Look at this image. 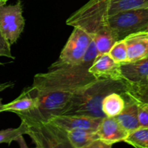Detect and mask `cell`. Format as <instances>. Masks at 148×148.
<instances>
[{
	"label": "cell",
	"instance_id": "cell-16",
	"mask_svg": "<svg viewBox=\"0 0 148 148\" xmlns=\"http://www.w3.org/2000/svg\"><path fill=\"white\" fill-rule=\"evenodd\" d=\"M67 138L71 148H88L99 137L97 132L94 130H77L67 132Z\"/></svg>",
	"mask_w": 148,
	"mask_h": 148
},
{
	"label": "cell",
	"instance_id": "cell-7",
	"mask_svg": "<svg viewBox=\"0 0 148 148\" xmlns=\"http://www.w3.org/2000/svg\"><path fill=\"white\" fill-rule=\"evenodd\" d=\"M25 27L20 0L12 5L0 6V32L10 45L16 43Z\"/></svg>",
	"mask_w": 148,
	"mask_h": 148
},
{
	"label": "cell",
	"instance_id": "cell-25",
	"mask_svg": "<svg viewBox=\"0 0 148 148\" xmlns=\"http://www.w3.org/2000/svg\"><path fill=\"white\" fill-rule=\"evenodd\" d=\"M113 145L107 143L102 139L97 138L88 146V148H110Z\"/></svg>",
	"mask_w": 148,
	"mask_h": 148
},
{
	"label": "cell",
	"instance_id": "cell-21",
	"mask_svg": "<svg viewBox=\"0 0 148 148\" xmlns=\"http://www.w3.org/2000/svg\"><path fill=\"white\" fill-rule=\"evenodd\" d=\"M123 95L131 98L133 101L136 102L138 107V117H139L140 127H148V103L140 101L133 96V94L131 92L130 90L126 91L125 93L123 94Z\"/></svg>",
	"mask_w": 148,
	"mask_h": 148
},
{
	"label": "cell",
	"instance_id": "cell-3",
	"mask_svg": "<svg viewBox=\"0 0 148 148\" xmlns=\"http://www.w3.org/2000/svg\"><path fill=\"white\" fill-rule=\"evenodd\" d=\"M131 89L124 79L97 78L81 88L73 98L63 114H78L95 118H104L102 103L104 97L116 92L123 95Z\"/></svg>",
	"mask_w": 148,
	"mask_h": 148
},
{
	"label": "cell",
	"instance_id": "cell-11",
	"mask_svg": "<svg viewBox=\"0 0 148 148\" xmlns=\"http://www.w3.org/2000/svg\"><path fill=\"white\" fill-rule=\"evenodd\" d=\"M96 132L99 138L111 145L123 142L129 134L115 117L105 116L102 119Z\"/></svg>",
	"mask_w": 148,
	"mask_h": 148
},
{
	"label": "cell",
	"instance_id": "cell-14",
	"mask_svg": "<svg viewBox=\"0 0 148 148\" xmlns=\"http://www.w3.org/2000/svg\"><path fill=\"white\" fill-rule=\"evenodd\" d=\"M126 100V106L120 114L115 116L120 125L128 132H131L140 127L138 117L137 104L131 98L123 96Z\"/></svg>",
	"mask_w": 148,
	"mask_h": 148
},
{
	"label": "cell",
	"instance_id": "cell-10",
	"mask_svg": "<svg viewBox=\"0 0 148 148\" xmlns=\"http://www.w3.org/2000/svg\"><path fill=\"white\" fill-rule=\"evenodd\" d=\"M120 64L116 62L108 53L100 55L96 58L89 72L95 78L123 79L120 72Z\"/></svg>",
	"mask_w": 148,
	"mask_h": 148
},
{
	"label": "cell",
	"instance_id": "cell-8",
	"mask_svg": "<svg viewBox=\"0 0 148 148\" xmlns=\"http://www.w3.org/2000/svg\"><path fill=\"white\" fill-rule=\"evenodd\" d=\"M102 119L78 114H58L50 116L47 121L66 132L77 130L96 131Z\"/></svg>",
	"mask_w": 148,
	"mask_h": 148
},
{
	"label": "cell",
	"instance_id": "cell-2",
	"mask_svg": "<svg viewBox=\"0 0 148 148\" xmlns=\"http://www.w3.org/2000/svg\"><path fill=\"white\" fill-rule=\"evenodd\" d=\"M107 9L104 0H89L66 20V24L81 27L92 36L99 56L108 53L116 42L107 24Z\"/></svg>",
	"mask_w": 148,
	"mask_h": 148
},
{
	"label": "cell",
	"instance_id": "cell-26",
	"mask_svg": "<svg viewBox=\"0 0 148 148\" xmlns=\"http://www.w3.org/2000/svg\"><path fill=\"white\" fill-rule=\"evenodd\" d=\"M14 86V83L11 82H5V83H2L0 84V92H2L3 90H4L7 89L9 88H11V87Z\"/></svg>",
	"mask_w": 148,
	"mask_h": 148
},
{
	"label": "cell",
	"instance_id": "cell-20",
	"mask_svg": "<svg viewBox=\"0 0 148 148\" xmlns=\"http://www.w3.org/2000/svg\"><path fill=\"white\" fill-rule=\"evenodd\" d=\"M108 54L120 64H126L128 62L127 49L124 40H118L116 41L110 49Z\"/></svg>",
	"mask_w": 148,
	"mask_h": 148
},
{
	"label": "cell",
	"instance_id": "cell-12",
	"mask_svg": "<svg viewBox=\"0 0 148 148\" xmlns=\"http://www.w3.org/2000/svg\"><path fill=\"white\" fill-rule=\"evenodd\" d=\"M128 62H137L148 56V32H139L126 36Z\"/></svg>",
	"mask_w": 148,
	"mask_h": 148
},
{
	"label": "cell",
	"instance_id": "cell-4",
	"mask_svg": "<svg viewBox=\"0 0 148 148\" xmlns=\"http://www.w3.org/2000/svg\"><path fill=\"white\" fill-rule=\"evenodd\" d=\"M116 41L139 32H148V7L132 9L107 17Z\"/></svg>",
	"mask_w": 148,
	"mask_h": 148
},
{
	"label": "cell",
	"instance_id": "cell-27",
	"mask_svg": "<svg viewBox=\"0 0 148 148\" xmlns=\"http://www.w3.org/2000/svg\"><path fill=\"white\" fill-rule=\"evenodd\" d=\"M7 0H0V6L4 5V4H7Z\"/></svg>",
	"mask_w": 148,
	"mask_h": 148
},
{
	"label": "cell",
	"instance_id": "cell-13",
	"mask_svg": "<svg viewBox=\"0 0 148 148\" xmlns=\"http://www.w3.org/2000/svg\"><path fill=\"white\" fill-rule=\"evenodd\" d=\"M38 106V100L29 90L28 88L24 90L15 100L7 104H3L1 113L10 111L14 114H25L33 111Z\"/></svg>",
	"mask_w": 148,
	"mask_h": 148
},
{
	"label": "cell",
	"instance_id": "cell-17",
	"mask_svg": "<svg viewBox=\"0 0 148 148\" xmlns=\"http://www.w3.org/2000/svg\"><path fill=\"white\" fill-rule=\"evenodd\" d=\"M104 3L107 17L126 10L148 7V0H104Z\"/></svg>",
	"mask_w": 148,
	"mask_h": 148
},
{
	"label": "cell",
	"instance_id": "cell-23",
	"mask_svg": "<svg viewBox=\"0 0 148 148\" xmlns=\"http://www.w3.org/2000/svg\"><path fill=\"white\" fill-rule=\"evenodd\" d=\"M1 56L15 59L11 53V45L0 32V57ZM0 65H2V64L0 63Z\"/></svg>",
	"mask_w": 148,
	"mask_h": 148
},
{
	"label": "cell",
	"instance_id": "cell-28",
	"mask_svg": "<svg viewBox=\"0 0 148 148\" xmlns=\"http://www.w3.org/2000/svg\"><path fill=\"white\" fill-rule=\"evenodd\" d=\"M2 106H3L2 99H1V98H0V113H1V107H2Z\"/></svg>",
	"mask_w": 148,
	"mask_h": 148
},
{
	"label": "cell",
	"instance_id": "cell-15",
	"mask_svg": "<svg viewBox=\"0 0 148 148\" xmlns=\"http://www.w3.org/2000/svg\"><path fill=\"white\" fill-rule=\"evenodd\" d=\"M126 100L119 92H113L106 95L102 103V111L107 117H115L122 112Z\"/></svg>",
	"mask_w": 148,
	"mask_h": 148
},
{
	"label": "cell",
	"instance_id": "cell-9",
	"mask_svg": "<svg viewBox=\"0 0 148 148\" xmlns=\"http://www.w3.org/2000/svg\"><path fill=\"white\" fill-rule=\"evenodd\" d=\"M122 78L136 91L148 83V56L141 60L120 65Z\"/></svg>",
	"mask_w": 148,
	"mask_h": 148
},
{
	"label": "cell",
	"instance_id": "cell-6",
	"mask_svg": "<svg viewBox=\"0 0 148 148\" xmlns=\"http://www.w3.org/2000/svg\"><path fill=\"white\" fill-rule=\"evenodd\" d=\"M74 29L61 51L59 58L50 66L61 65H78L82 62L84 54L92 40L90 33L81 27Z\"/></svg>",
	"mask_w": 148,
	"mask_h": 148
},
{
	"label": "cell",
	"instance_id": "cell-5",
	"mask_svg": "<svg viewBox=\"0 0 148 148\" xmlns=\"http://www.w3.org/2000/svg\"><path fill=\"white\" fill-rule=\"evenodd\" d=\"M23 121L26 124V134L30 136L36 147L71 148L67 132L48 121Z\"/></svg>",
	"mask_w": 148,
	"mask_h": 148
},
{
	"label": "cell",
	"instance_id": "cell-22",
	"mask_svg": "<svg viewBox=\"0 0 148 148\" xmlns=\"http://www.w3.org/2000/svg\"><path fill=\"white\" fill-rule=\"evenodd\" d=\"M98 56L99 51L97 50V46H96L95 42L92 39V40L90 43L88 49H87L86 51L85 54H84L81 64L91 66V65L92 64L94 61L95 60L96 58Z\"/></svg>",
	"mask_w": 148,
	"mask_h": 148
},
{
	"label": "cell",
	"instance_id": "cell-19",
	"mask_svg": "<svg viewBox=\"0 0 148 148\" xmlns=\"http://www.w3.org/2000/svg\"><path fill=\"white\" fill-rule=\"evenodd\" d=\"M27 127L24 122L21 124L17 128H9L0 131V144L6 143L10 145L12 142L17 141L19 138L23 134H26Z\"/></svg>",
	"mask_w": 148,
	"mask_h": 148
},
{
	"label": "cell",
	"instance_id": "cell-24",
	"mask_svg": "<svg viewBox=\"0 0 148 148\" xmlns=\"http://www.w3.org/2000/svg\"><path fill=\"white\" fill-rule=\"evenodd\" d=\"M130 91L133 94V96L136 97V98H138L140 101H144V102L148 103V83L144 88H141L138 90L132 91L130 90Z\"/></svg>",
	"mask_w": 148,
	"mask_h": 148
},
{
	"label": "cell",
	"instance_id": "cell-1",
	"mask_svg": "<svg viewBox=\"0 0 148 148\" xmlns=\"http://www.w3.org/2000/svg\"><path fill=\"white\" fill-rule=\"evenodd\" d=\"M90 66L61 65L49 66L48 72L36 74L28 89L37 98L38 106L33 111L17 115L23 121H47L53 115L63 114L74 95L95 80Z\"/></svg>",
	"mask_w": 148,
	"mask_h": 148
},
{
	"label": "cell",
	"instance_id": "cell-18",
	"mask_svg": "<svg viewBox=\"0 0 148 148\" xmlns=\"http://www.w3.org/2000/svg\"><path fill=\"white\" fill-rule=\"evenodd\" d=\"M124 143L138 148H148V127H140L129 134Z\"/></svg>",
	"mask_w": 148,
	"mask_h": 148
}]
</instances>
